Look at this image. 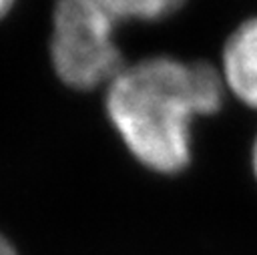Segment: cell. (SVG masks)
<instances>
[{
	"mask_svg": "<svg viewBox=\"0 0 257 255\" xmlns=\"http://www.w3.org/2000/svg\"><path fill=\"white\" fill-rule=\"evenodd\" d=\"M225 90L221 70L211 62L157 54L114 76L104 92V110L143 167L175 175L191 163L193 120L215 114Z\"/></svg>",
	"mask_w": 257,
	"mask_h": 255,
	"instance_id": "6da1fadb",
	"label": "cell"
},
{
	"mask_svg": "<svg viewBox=\"0 0 257 255\" xmlns=\"http://www.w3.org/2000/svg\"><path fill=\"white\" fill-rule=\"evenodd\" d=\"M116 26L94 0H54L48 50L56 76L74 90L106 88L126 66Z\"/></svg>",
	"mask_w": 257,
	"mask_h": 255,
	"instance_id": "7a4b0ae2",
	"label": "cell"
},
{
	"mask_svg": "<svg viewBox=\"0 0 257 255\" xmlns=\"http://www.w3.org/2000/svg\"><path fill=\"white\" fill-rule=\"evenodd\" d=\"M225 88L257 110V16L241 22L225 40L221 52Z\"/></svg>",
	"mask_w": 257,
	"mask_h": 255,
	"instance_id": "3957f363",
	"label": "cell"
},
{
	"mask_svg": "<svg viewBox=\"0 0 257 255\" xmlns=\"http://www.w3.org/2000/svg\"><path fill=\"white\" fill-rule=\"evenodd\" d=\"M116 24L126 20L155 22L183 8L187 0H94Z\"/></svg>",
	"mask_w": 257,
	"mask_h": 255,
	"instance_id": "277c9868",
	"label": "cell"
},
{
	"mask_svg": "<svg viewBox=\"0 0 257 255\" xmlns=\"http://www.w3.org/2000/svg\"><path fill=\"white\" fill-rule=\"evenodd\" d=\"M0 255H18L16 249H14V245L2 233H0Z\"/></svg>",
	"mask_w": 257,
	"mask_h": 255,
	"instance_id": "5b68a950",
	"label": "cell"
},
{
	"mask_svg": "<svg viewBox=\"0 0 257 255\" xmlns=\"http://www.w3.org/2000/svg\"><path fill=\"white\" fill-rule=\"evenodd\" d=\"M251 169H253V175L257 179V137L253 141V149H251Z\"/></svg>",
	"mask_w": 257,
	"mask_h": 255,
	"instance_id": "8992f818",
	"label": "cell"
},
{
	"mask_svg": "<svg viewBox=\"0 0 257 255\" xmlns=\"http://www.w3.org/2000/svg\"><path fill=\"white\" fill-rule=\"evenodd\" d=\"M12 6H14V0H0V20L12 10Z\"/></svg>",
	"mask_w": 257,
	"mask_h": 255,
	"instance_id": "52a82bcc",
	"label": "cell"
}]
</instances>
